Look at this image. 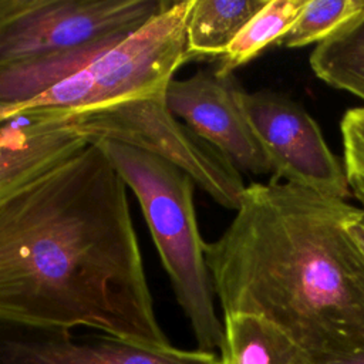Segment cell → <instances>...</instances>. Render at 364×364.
Returning a JSON list of instances; mask_svg holds the SVG:
<instances>
[{
  "label": "cell",
  "mask_w": 364,
  "mask_h": 364,
  "mask_svg": "<svg viewBox=\"0 0 364 364\" xmlns=\"http://www.w3.org/2000/svg\"><path fill=\"white\" fill-rule=\"evenodd\" d=\"M242 88L233 74L200 70L183 80H171L165 101L169 111L199 136L218 148L239 171L272 172L240 104Z\"/></svg>",
  "instance_id": "obj_8"
},
{
  "label": "cell",
  "mask_w": 364,
  "mask_h": 364,
  "mask_svg": "<svg viewBox=\"0 0 364 364\" xmlns=\"http://www.w3.org/2000/svg\"><path fill=\"white\" fill-rule=\"evenodd\" d=\"M358 208L269 182L246 186L205 259L223 316L263 317L303 354L364 351V252L348 230Z\"/></svg>",
  "instance_id": "obj_2"
},
{
  "label": "cell",
  "mask_w": 364,
  "mask_h": 364,
  "mask_svg": "<svg viewBox=\"0 0 364 364\" xmlns=\"http://www.w3.org/2000/svg\"><path fill=\"white\" fill-rule=\"evenodd\" d=\"M65 122L87 142L114 141L165 159L220 206H240L246 189L240 171L169 111L165 92L81 111Z\"/></svg>",
  "instance_id": "obj_5"
},
{
  "label": "cell",
  "mask_w": 364,
  "mask_h": 364,
  "mask_svg": "<svg viewBox=\"0 0 364 364\" xmlns=\"http://www.w3.org/2000/svg\"><path fill=\"white\" fill-rule=\"evenodd\" d=\"M269 0H192L185 28L189 61L220 58Z\"/></svg>",
  "instance_id": "obj_11"
},
{
  "label": "cell",
  "mask_w": 364,
  "mask_h": 364,
  "mask_svg": "<svg viewBox=\"0 0 364 364\" xmlns=\"http://www.w3.org/2000/svg\"><path fill=\"white\" fill-rule=\"evenodd\" d=\"M306 3L307 0H269L218 58L215 71L220 75L233 74L237 67L257 57L267 46L277 44L291 30Z\"/></svg>",
  "instance_id": "obj_14"
},
{
  "label": "cell",
  "mask_w": 364,
  "mask_h": 364,
  "mask_svg": "<svg viewBox=\"0 0 364 364\" xmlns=\"http://www.w3.org/2000/svg\"><path fill=\"white\" fill-rule=\"evenodd\" d=\"M310 67L326 84L364 100V13L318 43Z\"/></svg>",
  "instance_id": "obj_13"
},
{
  "label": "cell",
  "mask_w": 364,
  "mask_h": 364,
  "mask_svg": "<svg viewBox=\"0 0 364 364\" xmlns=\"http://www.w3.org/2000/svg\"><path fill=\"white\" fill-rule=\"evenodd\" d=\"M0 320L171 346L127 183L94 142L0 200Z\"/></svg>",
  "instance_id": "obj_1"
},
{
  "label": "cell",
  "mask_w": 364,
  "mask_h": 364,
  "mask_svg": "<svg viewBox=\"0 0 364 364\" xmlns=\"http://www.w3.org/2000/svg\"><path fill=\"white\" fill-rule=\"evenodd\" d=\"M348 230L354 240L358 243L361 250L364 252V210L358 208L355 215L348 223Z\"/></svg>",
  "instance_id": "obj_18"
},
{
  "label": "cell",
  "mask_w": 364,
  "mask_h": 364,
  "mask_svg": "<svg viewBox=\"0 0 364 364\" xmlns=\"http://www.w3.org/2000/svg\"><path fill=\"white\" fill-rule=\"evenodd\" d=\"M87 144L65 121L16 118L0 124V200Z\"/></svg>",
  "instance_id": "obj_10"
},
{
  "label": "cell",
  "mask_w": 364,
  "mask_h": 364,
  "mask_svg": "<svg viewBox=\"0 0 364 364\" xmlns=\"http://www.w3.org/2000/svg\"><path fill=\"white\" fill-rule=\"evenodd\" d=\"M139 202L178 304L188 317L198 350L213 353L223 341L205 240L193 206L195 182L171 162L107 139L92 141Z\"/></svg>",
  "instance_id": "obj_3"
},
{
  "label": "cell",
  "mask_w": 364,
  "mask_h": 364,
  "mask_svg": "<svg viewBox=\"0 0 364 364\" xmlns=\"http://www.w3.org/2000/svg\"><path fill=\"white\" fill-rule=\"evenodd\" d=\"M364 13V0H307L291 30L279 40L287 48L321 43Z\"/></svg>",
  "instance_id": "obj_15"
},
{
  "label": "cell",
  "mask_w": 364,
  "mask_h": 364,
  "mask_svg": "<svg viewBox=\"0 0 364 364\" xmlns=\"http://www.w3.org/2000/svg\"><path fill=\"white\" fill-rule=\"evenodd\" d=\"M344 172L350 193L364 210V107L348 109L341 119Z\"/></svg>",
  "instance_id": "obj_16"
},
{
  "label": "cell",
  "mask_w": 364,
  "mask_h": 364,
  "mask_svg": "<svg viewBox=\"0 0 364 364\" xmlns=\"http://www.w3.org/2000/svg\"><path fill=\"white\" fill-rule=\"evenodd\" d=\"M171 0H0V65L122 41Z\"/></svg>",
  "instance_id": "obj_6"
},
{
  "label": "cell",
  "mask_w": 364,
  "mask_h": 364,
  "mask_svg": "<svg viewBox=\"0 0 364 364\" xmlns=\"http://www.w3.org/2000/svg\"><path fill=\"white\" fill-rule=\"evenodd\" d=\"M0 364H219L215 353L154 348L114 336L0 320Z\"/></svg>",
  "instance_id": "obj_9"
},
{
  "label": "cell",
  "mask_w": 364,
  "mask_h": 364,
  "mask_svg": "<svg viewBox=\"0 0 364 364\" xmlns=\"http://www.w3.org/2000/svg\"><path fill=\"white\" fill-rule=\"evenodd\" d=\"M192 0L171 1L136 31L80 71L17 108L9 118L67 121L73 114L166 91L189 61L185 46Z\"/></svg>",
  "instance_id": "obj_4"
},
{
  "label": "cell",
  "mask_w": 364,
  "mask_h": 364,
  "mask_svg": "<svg viewBox=\"0 0 364 364\" xmlns=\"http://www.w3.org/2000/svg\"><path fill=\"white\" fill-rule=\"evenodd\" d=\"M240 104L270 162L273 182L284 179L286 183L343 200L350 195L344 165L300 104L267 90H242Z\"/></svg>",
  "instance_id": "obj_7"
},
{
  "label": "cell",
  "mask_w": 364,
  "mask_h": 364,
  "mask_svg": "<svg viewBox=\"0 0 364 364\" xmlns=\"http://www.w3.org/2000/svg\"><path fill=\"white\" fill-rule=\"evenodd\" d=\"M296 364H364V351L340 357H316L301 353Z\"/></svg>",
  "instance_id": "obj_17"
},
{
  "label": "cell",
  "mask_w": 364,
  "mask_h": 364,
  "mask_svg": "<svg viewBox=\"0 0 364 364\" xmlns=\"http://www.w3.org/2000/svg\"><path fill=\"white\" fill-rule=\"evenodd\" d=\"M219 364H296L301 351L269 320L245 313L223 316Z\"/></svg>",
  "instance_id": "obj_12"
}]
</instances>
